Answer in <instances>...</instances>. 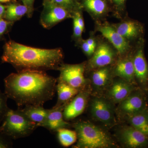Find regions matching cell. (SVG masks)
I'll return each instance as SVG.
<instances>
[{"instance_id":"6da1fadb","label":"cell","mask_w":148,"mask_h":148,"mask_svg":"<svg viewBox=\"0 0 148 148\" xmlns=\"http://www.w3.org/2000/svg\"><path fill=\"white\" fill-rule=\"evenodd\" d=\"M5 93L18 108L28 105L42 106L53 99L57 79L45 71L25 70L12 73L4 79Z\"/></svg>"},{"instance_id":"7a4b0ae2","label":"cell","mask_w":148,"mask_h":148,"mask_svg":"<svg viewBox=\"0 0 148 148\" xmlns=\"http://www.w3.org/2000/svg\"><path fill=\"white\" fill-rule=\"evenodd\" d=\"M64 54L60 48L46 49L21 44L12 40L5 43L1 56L2 63H8L17 72L25 70L58 71Z\"/></svg>"},{"instance_id":"3957f363","label":"cell","mask_w":148,"mask_h":148,"mask_svg":"<svg viewBox=\"0 0 148 148\" xmlns=\"http://www.w3.org/2000/svg\"><path fill=\"white\" fill-rule=\"evenodd\" d=\"M73 126L77 137L75 148H112L118 147L106 130L90 122L77 121Z\"/></svg>"},{"instance_id":"277c9868","label":"cell","mask_w":148,"mask_h":148,"mask_svg":"<svg viewBox=\"0 0 148 148\" xmlns=\"http://www.w3.org/2000/svg\"><path fill=\"white\" fill-rule=\"evenodd\" d=\"M38 127L20 108L15 110L10 109L0 126V131L10 139L16 140L29 136Z\"/></svg>"},{"instance_id":"5b68a950","label":"cell","mask_w":148,"mask_h":148,"mask_svg":"<svg viewBox=\"0 0 148 148\" xmlns=\"http://www.w3.org/2000/svg\"><path fill=\"white\" fill-rule=\"evenodd\" d=\"M148 103V92L137 87L119 103L116 112L120 116L126 118L147 108Z\"/></svg>"},{"instance_id":"8992f818","label":"cell","mask_w":148,"mask_h":148,"mask_svg":"<svg viewBox=\"0 0 148 148\" xmlns=\"http://www.w3.org/2000/svg\"><path fill=\"white\" fill-rule=\"evenodd\" d=\"M86 62L77 64L62 63L58 68V79L80 90L87 87L89 81L84 76Z\"/></svg>"},{"instance_id":"52a82bcc","label":"cell","mask_w":148,"mask_h":148,"mask_svg":"<svg viewBox=\"0 0 148 148\" xmlns=\"http://www.w3.org/2000/svg\"><path fill=\"white\" fill-rule=\"evenodd\" d=\"M90 112L94 119L108 127L116 124L115 111L113 103L103 97H95L90 103Z\"/></svg>"},{"instance_id":"ba28073f","label":"cell","mask_w":148,"mask_h":148,"mask_svg":"<svg viewBox=\"0 0 148 148\" xmlns=\"http://www.w3.org/2000/svg\"><path fill=\"white\" fill-rule=\"evenodd\" d=\"M117 53L115 49L108 43L101 42L97 44L94 53L86 63V69L92 71L110 66L114 62Z\"/></svg>"},{"instance_id":"9c48e42d","label":"cell","mask_w":148,"mask_h":148,"mask_svg":"<svg viewBox=\"0 0 148 148\" xmlns=\"http://www.w3.org/2000/svg\"><path fill=\"white\" fill-rule=\"evenodd\" d=\"M42 1L43 9L40 17V23L45 29H51L61 21L72 18L71 14L65 9L47 1Z\"/></svg>"},{"instance_id":"30bf717a","label":"cell","mask_w":148,"mask_h":148,"mask_svg":"<svg viewBox=\"0 0 148 148\" xmlns=\"http://www.w3.org/2000/svg\"><path fill=\"white\" fill-rule=\"evenodd\" d=\"M90 94V90L85 88L80 90L65 105L63 110V115L65 120L69 121L73 120L84 112L89 100Z\"/></svg>"},{"instance_id":"8fae6325","label":"cell","mask_w":148,"mask_h":148,"mask_svg":"<svg viewBox=\"0 0 148 148\" xmlns=\"http://www.w3.org/2000/svg\"><path fill=\"white\" fill-rule=\"evenodd\" d=\"M118 136L121 143L129 148H148V138L131 125H125L119 130Z\"/></svg>"},{"instance_id":"7c38bea8","label":"cell","mask_w":148,"mask_h":148,"mask_svg":"<svg viewBox=\"0 0 148 148\" xmlns=\"http://www.w3.org/2000/svg\"><path fill=\"white\" fill-rule=\"evenodd\" d=\"M96 27V30L108 40L119 54L123 56L128 52L130 49L129 41L119 34L112 25L98 23Z\"/></svg>"},{"instance_id":"4fadbf2b","label":"cell","mask_w":148,"mask_h":148,"mask_svg":"<svg viewBox=\"0 0 148 148\" xmlns=\"http://www.w3.org/2000/svg\"><path fill=\"white\" fill-rule=\"evenodd\" d=\"M135 80L138 87L148 92V64L143 47H140L133 55Z\"/></svg>"},{"instance_id":"5bb4252c","label":"cell","mask_w":148,"mask_h":148,"mask_svg":"<svg viewBox=\"0 0 148 148\" xmlns=\"http://www.w3.org/2000/svg\"><path fill=\"white\" fill-rule=\"evenodd\" d=\"M137 87L138 86L119 77L113 80L112 84L108 88L107 97L112 103L119 104L127 98Z\"/></svg>"},{"instance_id":"9a60e30c","label":"cell","mask_w":148,"mask_h":148,"mask_svg":"<svg viewBox=\"0 0 148 148\" xmlns=\"http://www.w3.org/2000/svg\"><path fill=\"white\" fill-rule=\"evenodd\" d=\"M66 105L49 109L45 120L38 126L45 127L53 132H56L60 128L70 127L71 125L65 120L63 115V110Z\"/></svg>"},{"instance_id":"2e32d148","label":"cell","mask_w":148,"mask_h":148,"mask_svg":"<svg viewBox=\"0 0 148 148\" xmlns=\"http://www.w3.org/2000/svg\"><path fill=\"white\" fill-rule=\"evenodd\" d=\"M133 55L128 54L118 61L113 72L114 76L118 77L138 86L135 80Z\"/></svg>"},{"instance_id":"e0dca14e","label":"cell","mask_w":148,"mask_h":148,"mask_svg":"<svg viewBox=\"0 0 148 148\" xmlns=\"http://www.w3.org/2000/svg\"><path fill=\"white\" fill-rule=\"evenodd\" d=\"M80 3L83 10L87 12L96 21L105 18L112 5L108 0H80Z\"/></svg>"},{"instance_id":"ac0fdd59","label":"cell","mask_w":148,"mask_h":148,"mask_svg":"<svg viewBox=\"0 0 148 148\" xmlns=\"http://www.w3.org/2000/svg\"><path fill=\"white\" fill-rule=\"evenodd\" d=\"M92 71L90 80L93 88L98 91H101L108 88L113 80V69L110 66H108Z\"/></svg>"},{"instance_id":"d6986e66","label":"cell","mask_w":148,"mask_h":148,"mask_svg":"<svg viewBox=\"0 0 148 148\" xmlns=\"http://www.w3.org/2000/svg\"><path fill=\"white\" fill-rule=\"evenodd\" d=\"M56 90L58 99L54 107H58L67 104L80 91L58 79Z\"/></svg>"},{"instance_id":"ffe728a7","label":"cell","mask_w":148,"mask_h":148,"mask_svg":"<svg viewBox=\"0 0 148 148\" xmlns=\"http://www.w3.org/2000/svg\"><path fill=\"white\" fill-rule=\"evenodd\" d=\"M5 13L3 18L10 22L18 21L28 12L27 8L23 4L13 1L5 5Z\"/></svg>"},{"instance_id":"44dd1931","label":"cell","mask_w":148,"mask_h":148,"mask_svg":"<svg viewBox=\"0 0 148 148\" xmlns=\"http://www.w3.org/2000/svg\"><path fill=\"white\" fill-rule=\"evenodd\" d=\"M112 26L119 34L128 41L135 38L140 34V28L134 21H123Z\"/></svg>"},{"instance_id":"7402d4cb","label":"cell","mask_w":148,"mask_h":148,"mask_svg":"<svg viewBox=\"0 0 148 148\" xmlns=\"http://www.w3.org/2000/svg\"><path fill=\"white\" fill-rule=\"evenodd\" d=\"M126 119L130 125L138 130L148 138V108L145 110L127 117Z\"/></svg>"},{"instance_id":"603a6c76","label":"cell","mask_w":148,"mask_h":148,"mask_svg":"<svg viewBox=\"0 0 148 148\" xmlns=\"http://www.w3.org/2000/svg\"><path fill=\"white\" fill-rule=\"evenodd\" d=\"M20 109L30 120L36 123L38 126L45 120L49 112V109H45L42 106L28 105L25 106L24 108Z\"/></svg>"},{"instance_id":"cb8c5ba5","label":"cell","mask_w":148,"mask_h":148,"mask_svg":"<svg viewBox=\"0 0 148 148\" xmlns=\"http://www.w3.org/2000/svg\"><path fill=\"white\" fill-rule=\"evenodd\" d=\"M56 132L58 141L63 147H70L75 144L77 140V132L75 130L64 127L58 129Z\"/></svg>"},{"instance_id":"d4e9b609","label":"cell","mask_w":148,"mask_h":148,"mask_svg":"<svg viewBox=\"0 0 148 148\" xmlns=\"http://www.w3.org/2000/svg\"><path fill=\"white\" fill-rule=\"evenodd\" d=\"M47 1L59 6L71 14L72 16L77 12L82 11L80 0H42Z\"/></svg>"},{"instance_id":"484cf974","label":"cell","mask_w":148,"mask_h":148,"mask_svg":"<svg viewBox=\"0 0 148 148\" xmlns=\"http://www.w3.org/2000/svg\"><path fill=\"white\" fill-rule=\"evenodd\" d=\"M8 98L5 93H3L0 90V123L4 119L10 110L7 105Z\"/></svg>"},{"instance_id":"4316f807","label":"cell","mask_w":148,"mask_h":148,"mask_svg":"<svg viewBox=\"0 0 148 148\" xmlns=\"http://www.w3.org/2000/svg\"><path fill=\"white\" fill-rule=\"evenodd\" d=\"M72 18H73V38L77 44L79 45L83 40L82 34L83 31L78 23L76 17L75 16H73Z\"/></svg>"},{"instance_id":"83f0119b","label":"cell","mask_w":148,"mask_h":148,"mask_svg":"<svg viewBox=\"0 0 148 148\" xmlns=\"http://www.w3.org/2000/svg\"><path fill=\"white\" fill-rule=\"evenodd\" d=\"M14 23L7 21L3 17H0V39L9 32Z\"/></svg>"},{"instance_id":"f1b7e54d","label":"cell","mask_w":148,"mask_h":148,"mask_svg":"<svg viewBox=\"0 0 148 148\" xmlns=\"http://www.w3.org/2000/svg\"><path fill=\"white\" fill-rule=\"evenodd\" d=\"M10 138L0 131V148H10L12 146Z\"/></svg>"},{"instance_id":"f546056e","label":"cell","mask_w":148,"mask_h":148,"mask_svg":"<svg viewBox=\"0 0 148 148\" xmlns=\"http://www.w3.org/2000/svg\"><path fill=\"white\" fill-rule=\"evenodd\" d=\"M27 8L28 12L27 15L29 18H31L34 14V4L35 0H19Z\"/></svg>"},{"instance_id":"4dcf8cb0","label":"cell","mask_w":148,"mask_h":148,"mask_svg":"<svg viewBox=\"0 0 148 148\" xmlns=\"http://www.w3.org/2000/svg\"><path fill=\"white\" fill-rule=\"evenodd\" d=\"M111 5L113 6L118 11L124 10L126 0H108Z\"/></svg>"},{"instance_id":"1f68e13d","label":"cell","mask_w":148,"mask_h":148,"mask_svg":"<svg viewBox=\"0 0 148 148\" xmlns=\"http://www.w3.org/2000/svg\"><path fill=\"white\" fill-rule=\"evenodd\" d=\"M79 45H80L84 53L86 55L88 56H92L95 51L91 48L90 46L86 42L85 40H83L80 43Z\"/></svg>"},{"instance_id":"d6a6232c","label":"cell","mask_w":148,"mask_h":148,"mask_svg":"<svg viewBox=\"0 0 148 148\" xmlns=\"http://www.w3.org/2000/svg\"><path fill=\"white\" fill-rule=\"evenodd\" d=\"M85 41L90 46L91 48L95 51L97 45V43L95 39L93 37H90L87 39Z\"/></svg>"},{"instance_id":"836d02e7","label":"cell","mask_w":148,"mask_h":148,"mask_svg":"<svg viewBox=\"0 0 148 148\" xmlns=\"http://www.w3.org/2000/svg\"><path fill=\"white\" fill-rule=\"evenodd\" d=\"M5 5H3L0 3V17L3 18L5 13Z\"/></svg>"},{"instance_id":"e575fe53","label":"cell","mask_w":148,"mask_h":148,"mask_svg":"<svg viewBox=\"0 0 148 148\" xmlns=\"http://www.w3.org/2000/svg\"><path fill=\"white\" fill-rule=\"evenodd\" d=\"M16 1V0H0L1 3H8L12 1Z\"/></svg>"},{"instance_id":"d590c367","label":"cell","mask_w":148,"mask_h":148,"mask_svg":"<svg viewBox=\"0 0 148 148\" xmlns=\"http://www.w3.org/2000/svg\"></svg>"}]
</instances>
